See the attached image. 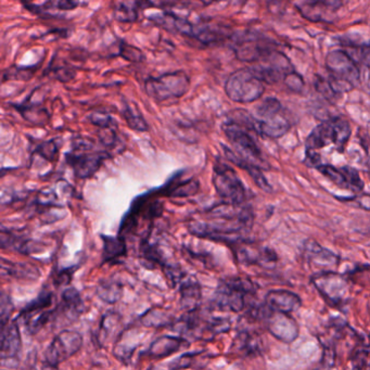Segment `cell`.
<instances>
[{
    "label": "cell",
    "mask_w": 370,
    "mask_h": 370,
    "mask_svg": "<svg viewBox=\"0 0 370 370\" xmlns=\"http://www.w3.org/2000/svg\"><path fill=\"white\" fill-rule=\"evenodd\" d=\"M43 370H58V367H54V366L48 365V364H45Z\"/></svg>",
    "instance_id": "bcb514c9"
},
{
    "label": "cell",
    "mask_w": 370,
    "mask_h": 370,
    "mask_svg": "<svg viewBox=\"0 0 370 370\" xmlns=\"http://www.w3.org/2000/svg\"><path fill=\"white\" fill-rule=\"evenodd\" d=\"M285 85L289 88V90H292V92H301L304 87V80H303L302 76L299 74V73L293 71L292 73H290L287 78L283 80Z\"/></svg>",
    "instance_id": "f6af8a7d"
},
{
    "label": "cell",
    "mask_w": 370,
    "mask_h": 370,
    "mask_svg": "<svg viewBox=\"0 0 370 370\" xmlns=\"http://www.w3.org/2000/svg\"><path fill=\"white\" fill-rule=\"evenodd\" d=\"M179 285V305L186 313L197 312L202 301V289L198 279L187 276Z\"/></svg>",
    "instance_id": "d6986e66"
},
{
    "label": "cell",
    "mask_w": 370,
    "mask_h": 370,
    "mask_svg": "<svg viewBox=\"0 0 370 370\" xmlns=\"http://www.w3.org/2000/svg\"><path fill=\"white\" fill-rule=\"evenodd\" d=\"M122 116L125 120L126 123L129 125V129L136 131H148L149 125L143 118L141 112L139 111L138 107L135 104H129V101L124 100L123 109H122Z\"/></svg>",
    "instance_id": "1f68e13d"
},
{
    "label": "cell",
    "mask_w": 370,
    "mask_h": 370,
    "mask_svg": "<svg viewBox=\"0 0 370 370\" xmlns=\"http://www.w3.org/2000/svg\"><path fill=\"white\" fill-rule=\"evenodd\" d=\"M311 281L325 301L334 308H344L351 299V283L344 273L334 271L316 273L313 275Z\"/></svg>",
    "instance_id": "30bf717a"
},
{
    "label": "cell",
    "mask_w": 370,
    "mask_h": 370,
    "mask_svg": "<svg viewBox=\"0 0 370 370\" xmlns=\"http://www.w3.org/2000/svg\"><path fill=\"white\" fill-rule=\"evenodd\" d=\"M224 134L235 148V152L242 159L261 167L266 169V161L264 160L261 148L252 133H257L255 121L251 113L242 109L229 112L227 120L222 125Z\"/></svg>",
    "instance_id": "7a4b0ae2"
},
{
    "label": "cell",
    "mask_w": 370,
    "mask_h": 370,
    "mask_svg": "<svg viewBox=\"0 0 370 370\" xmlns=\"http://www.w3.org/2000/svg\"><path fill=\"white\" fill-rule=\"evenodd\" d=\"M118 56L129 61V62H143L145 60V55L143 54L141 49L131 46L124 41H122L121 44L119 45Z\"/></svg>",
    "instance_id": "b9f144b4"
},
{
    "label": "cell",
    "mask_w": 370,
    "mask_h": 370,
    "mask_svg": "<svg viewBox=\"0 0 370 370\" xmlns=\"http://www.w3.org/2000/svg\"><path fill=\"white\" fill-rule=\"evenodd\" d=\"M259 343L261 342L259 338L255 334H251L250 332H240L236 339L235 348L240 351V353L250 355V354H257L259 352Z\"/></svg>",
    "instance_id": "74e56055"
},
{
    "label": "cell",
    "mask_w": 370,
    "mask_h": 370,
    "mask_svg": "<svg viewBox=\"0 0 370 370\" xmlns=\"http://www.w3.org/2000/svg\"><path fill=\"white\" fill-rule=\"evenodd\" d=\"M351 135V125L339 116L318 124L305 143V163L308 166L316 169L322 164V159L316 155L317 150H322L330 145L334 147L336 152L343 153Z\"/></svg>",
    "instance_id": "3957f363"
},
{
    "label": "cell",
    "mask_w": 370,
    "mask_h": 370,
    "mask_svg": "<svg viewBox=\"0 0 370 370\" xmlns=\"http://www.w3.org/2000/svg\"><path fill=\"white\" fill-rule=\"evenodd\" d=\"M46 74H51L55 80L61 83L71 82L76 76V70L72 66H55L54 68L49 66Z\"/></svg>",
    "instance_id": "ee69618b"
},
{
    "label": "cell",
    "mask_w": 370,
    "mask_h": 370,
    "mask_svg": "<svg viewBox=\"0 0 370 370\" xmlns=\"http://www.w3.org/2000/svg\"><path fill=\"white\" fill-rule=\"evenodd\" d=\"M62 141L59 138L43 141L35 147L34 155H39L48 162H55L58 159Z\"/></svg>",
    "instance_id": "d590c367"
},
{
    "label": "cell",
    "mask_w": 370,
    "mask_h": 370,
    "mask_svg": "<svg viewBox=\"0 0 370 370\" xmlns=\"http://www.w3.org/2000/svg\"><path fill=\"white\" fill-rule=\"evenodd\" d=\"M39 66H41V63L31 66H11V68L8 69V70H6L5 73H3V82H6V80H31V78L35 76V73L37 72V69L39 68Z\"/></svg>",
    "instance_id": "f35d334b"
},
{
    "label": "cell",
    "mask_w": 370,
    "mask_h": 370,
    "mask_svg": "<svg viewBox=\"0 0 370 370\" xmlns=\"http://www.w3.org/2000/svg\"><path fill=\"white\" fill-rule=\"evenodd\" d=\"M199 184L198 180H187V182L180 183L178 184H171L170 188L165 190L164 194L167 196L172 197V198H186V197H192L198 192Z\"/></svg>",
    "instance_id": "8d00e7d4"
},
{
    "label": "cell",
    "mask_w": 370,
    "mask_h": 370,
    "mask_svg": "<svg viewBox=\"0 0 370 370\" xmlns=\"http://www.w3.org/2000/svg\"><path fill=\"white\" fill-rule=\"evenodd\" d=\"M302 305L298 294L288 290H271L265 297V308L271 312L290 315L297 312Z\"/></svg>",
    "instance_id": "ac0fdd59"
},
{
    "label": "cell",
    "mask_w": 370,
    "mask_h": 370,
    "mask_svg": "<svg viewBox=\"0 0 370 370\" xmlns=\"http://www.w3.org/2000/svg\"><path fill=\"white\" fill-rule=\"evenodd\" d=\"M15 305L10 295L6 292H0V342L5 338L13 320H11Z\"/></svg>",
    "instance_id": "836d02e7"
},
{
    "label": "cell",
    "mask_w": 370,
    "mask_h": 370,
    "mask_svg": "<svg viewBox=\"0 0 370 370\" xmlns=\"http://www.w3.org/2000/svg\"><path fill=\"white\" fill-rule=\"evenodd\" d=\"M102 242H104V249H102V262L116 261L127 255V246L126 240L120 236L101 235Z\"/></svg>",
    "instance_id": "83f0119b"
},
{
    "label": "cell",
    "mask_w": 370,
    "mask_h": 370,
    "mask_svg": "<svg viewBox=\"0 0 370 370\" xmlns=\"http://www.w3.org/2000/svg\"><path fill=\"white\" fill-rule=\"evenodd\" d=\"M88 121L92 125L96 126L99 131H101V129H119L115 119L107 111L96 110V111L92 112L88 115Z\"/></svg>",
    "instance_id": "ab89813d"
},
{
    "label": "cell",
    "mask_w": 370,
    "mask_h": 370,
    "mask_svg": "<svg viewBox=\"0 0 370 370\" xmlns=\"http://www.w3.org/2000/svg\"><path fill=\"white\" fill-rule=\"evenodd\" d=\"M54 294L48 290H43L39 293L38 297L34 300L29 302V304L21 311L17 320H27L29 317L35 316V315L41 314V313L49 311L51 305L54 303Z\"/></svg>",
    "instance_id": "f1b7e54d"
},
{
    "label": "cell",
    "mask_w": 370,
    "mask_h": 370,
    "mask_svg": "<svg viewBox=\"0 0 370 370\" xmlns=\"http://www.w3.org/2000/svg\"><path fill=\"white\" fill-rule=\"evenodd\" d=\"M208 222L189 224V232L197 237L237 246L245 243L243 237L253 225V214L248 206L223 204L208 211Z\"/></svg>",
    "instance_id": "6da1fadb"
},
{
    "label": "cell",
    "mask_w": 370,
    "mask_h": 370,
    "mask_svg": "<svg viewBox=\"0 0 370 370\" xmlns=\"http://www.w3.org/2000/svg\"><path fill=\"white\" fill-rule=\"evenodd\" d=\"M343 5L339 1H302L295 3L303 17L311 22H332L334 13Z\"/></svg>",
    "instance_id": "e0dca14e"
},
{
    "label": "cell",
    "mask_w": 370,
    "mask_h": 370,
    "mask_svg": "<svg viewBox=\"0 0 370 370\" xmlns=\"http://www.w3.org/2000/svg\"><path fill=\"white\" fill-rule=\"evenodd\" d=\"M190 36L194 37L204 44H214L228 38L230 36V29L220 25L204 23V24L192 25Z\"/></svg>",
    "instance_id": "484cf974"
},
{
    "label": "cell",
    "mask_w": 370,
    "mask_h": 370,
    "mask_svg": "<svg viewBox=\"0 0 370 370\" xmlns=\"http://www.w3.org/2000/svg\"><path fill=\"white\" fill-rule=\"evenodd\" d=\"M25 121L35 125H45L50 120V113L41 102L31 101V94L22 104H13Z\"/></svg>",
    "instance_id": "d4e9b609"
},
{
    "label": "cell",
    "mask_w": 370,
    "mask_h": 370,
    "mask_svg": "<svg viewBox=\"0 0 370 370\" xmlns=\"http://www.w3.org/2000/svg\"><path fill=\"white\" fill-rule=\"evenodd\" d=\"M325 177L332 180L336 186L348 189L350 192H361L364 190V182L361 175L354 167H336L332 164H322L316 167Z\"/></svg>",
    "instance_id": "9a60e30c"
},
{
    "label": "cell",
    "mask_w": 370,
    "mask_h": 370,
    "mask_svg": "<svg viewBox=\"0 0 370 370\" xmlns=\"http://www.w3.org/2000/svg\"><path fill=\"white\" fill-rule=\"evenodd\" d=\"M225 92L228 98L238 104L257 101L265 92V84L257 78L251 68L240 69L226 80Z\"/></svg>",
    "instance_id": "9c48e42d"
},
{
    "label": "cell",
    "mask_w": 370,
    "mask_h": 370,
    "mask_svg": "<svg viewBox=\"0 0 370 370\" xmlns=\"http://www.w3.org/2000/svg\"><path fill=\"white\" fill-rule=\"evenodd\" d=\"M327 78L332 92L336 94L351 92L361 83V70L357 63L343 49L330 51L326 57Z\"/></svg>",
    "instance_id": "5b68a950"
},
{
    "label": "cell",
    "mask_w": 370,
    "mask_h": 370,
    "mask_svg": "<svg viewBox=\"0 0 370 370\" xmlns=\"http://www.w3.org/2000/svg\"><path fill=\"white\" fill-rule=\"evenodd\" d=\"M257 292L253 281L243 277H230L218 283L213 304L220 311L240 313L247 306V298Z\"/></svg>",
    "instance_id": "52a82bcc"
},
{
    "label": "cell",
    "mask_w": 370,
    "mask_h": 370,
    "mask_svg": "<svg viewBox=\"0 0 370 370\" xmlns=\"http://www.w3.org/2000/svg\"><path fill=\"white\" fill-rule=\"evenodd\" d=\"M251 115L257 133L267 138L278 139L290 131V120L283 113V104L277 98H266Z\"/></svg>",
    "instance_id": "8992f818"
},
{
    "label": "cell",
    "mask_w": 370,
    "mask_h": 370,
    "mask_svg": "<svg viewBox=\"0 0 370 370\" xmlns=\"http://www.w3.org/2000/svg\"><path fill=\"white\" fill-rule=\"evenodd\" d=\"M275 49L273 43L253 34L237 37L234 45L236 57L243 62H259Z\"/></svg>",
    "instance_id": "5bb4252c"
},
{
    "label": "cell",
    "mask_w": 370,
    "mask_h": 370,
    "mask_svg": "<svg viewBox=\"0 0 370 370\" xmlns=\"http://www.w3.org/2000/svg\"><path fill=\"white\" fill-rule=\"evenodd\" d=\"M213 186L224 204L242 206L249 198L247 188L236 171L220 160L213 166Z\"/></svg>",
    "instance_id": "8fae6325"
},
{
    "label": "cell",
    "mask_w": 370,
    "mask_h": 370,
    "mask_svg": "<svg viewBox=\"0 0 370 370\" xmlns=\"http://www.w3.org/2000/svg\"><path fill=\"white\" fill-rule=\"evenodd\" d=\"M0 249L15 250L27 255L31 252V241L13 230L0 229Z\"/></svg>",
    "instance_id": "f546056e"
},
{
    "label": "cell",
    "mask_w": 370,
    "mask_h": 370,
    "mask_svg": "<svg viewBox=\"0 0 370 370\" xmlns=\"http://www.w3.org/2000/svg\"><path fill=\"white\" fill-rule=\"evenodd\" d=\"M185 346H189L184 338L173 336H162L151 343L150 348L148 350V356H150L153 360H161V358L169 357L173 354L182 350Z\"/></svg>",
    "instance_id": "44dd1931"
},
{
    "label": "cell",
    "mask_w": 370,
    "mask_h": 370,
    "mask_svg": "<svg viewBox=\"0 0 370 370\" xmlns=\"http://www.w3.org/2000/svg\"><path fill=\"white\" fill-rule=\"evenodd\" d=\"M96 292L104 302L114 304L121 299L122 294H123V288H122L121 283H118V281L104 280L100 281Z\"/></svg>",
    "instance_id": "e575fe53"
},
{
    "label": "cell",
    "mask_w": 370,
    "mask_h": 370,
    "mask_svg": "<svg viewBox=\"0 0 370 370\" xmlns=\"http://www.w3.org/2000/svg\"><path fill=\"white\" fill-rule=\"evenodd\" d=\"M141 322L143 326L162 328V327H172L175 324L174 315L162 308H151L141 317Z\"/></svg>",
    "instance_id": "4dcf8cb0"
},
{
    "label": "cell",
    "mask_w": 370,
    "mask_h": 370,
    "mask_svg": "<svg viewBox=\"0 0 370 370\" xmlns=\"http://www.w3.org/2000/svg\"><path fill=\"white\" fill-rule=\"evenodd\" d=\"M303 257L311 266L318 269V273L334 271L338 266L340 259L330 250L325 249L314 240H308L303 248Z\"/></svg>",
    "instance_id": "2e32d148"
},
{
    "label": "cell",
    "mask_w": 370,
    "mask_h": 370,
    "mask_svg": "<svg viewBox=\"0 0 370 370\" xmlns=\"http://www.w3.org/2000/svg\"><path fill=\"white\" fill-rule=\"evenodd\" d=\"M190 78L185 71L167 72L145 82L148 96L159 104L179 99L188 92Z\"/></svg>",
    "instance_id": "ba28073f"
},
{
    "label": "cell",
    "mask_w": 370,
    "mask_h": 370,
    "mask_svg": "<svg viewBox=\"0 0 370 370\" xmlns=\"http://www.w3.org/2000/svg\"><path fill=\"white\" fill-rule=\"evenodd\" d=\"M224 153H225L226 157L230 162L239 166L242 170H245L246 172L249 173L251 178L255 180V184L263 190V192H271L273 190L271 185H269V180L266 177L264 176L262 169L257 165L253 164V163L249 162V161L242 159L241 157L237 155L235 151L232 150V148L227 147V145H223Z\"/></svg>",
    "instance_id": "7402d4cb"
},
{
    "label": "cell",
    "mask_w": 370,
    "mask_h": 370,
    "mask_svg": "<svg viewBox=\"0 0 370 370\" xmlns=\"http://www.w3.org/2000/svg\"><path fill=\"white\" fill-rule=\"evenodd\" d=\"M257 315L265 320L269 334L279 341L290 344L298 339L300 328L290 315L271 312L265 306L257 310Z\"/></svg>",
    "instance_id": "4fadbf2b"
},
{
    "label": "cell",
    "mask_w": 370,
    "mask_h": 370,
    "mask_svg": "<svg viewBox=\"0 0 370 370\" xmlns=\"http://www.w3.org/2000/svg\"><path fill=\"white\" fill-rule=\"evenodd\" d=\"M41 276V271L29 264H17L0 257V279L11 280V279H25L34 280Z\"/></svg>",
    "instance_id": "603a6c76"
},
{
    "label": "cell",
    "mask_w": 370,
    "mask_h": 370,
    "mask_svg": "<svg viewBox=\"0 0 370 370\" xmlns=\"http://www.w3.org/2000/svg\"><path fill=\"white\" fill-rule=\"evenodd\" d=\"M23 7L33 13V15L43 17L44 19H55L52 11H71V10L76 9L82 5H87V3H82L80 1H72V0H58V1H47V3H41V5H36L33 3H22Z\"/></svg>",
    "instance_id": "cb8c5ba5"
},
{
    "label": "cell",
    "mask_w": 370,
    "mask_h": 370,
    "mask_svg": "<svg viewBox=\"0 0 370 370\" xmlns=\"http://www.w3.org/2000/svg\"><path fill=\"white\" fill-rule=\"evenodd\" d=\"M82 346V334L74 330H62L55 336V339L47 348L45 352V364L58 367L61 363H64L69 358L76 355Z\"/></svg>",
    "instance_id": "7c38bea8"
},
{
    "label": "cell",
    "mask_w": 370,
    "mask_h": 370,
    "mask_svg": "<svg viewBox=\"0 0 370 370\" xmlns=\"http://www.w3.org/2000/svg\"><path fill=\"white\" fill-rule=\"evenodd\" d=\"M111 157L110 153L97 149L92 139L78 137L72 141V150L66 153V163L76 178L90 179Z\"/></svg>",
    "instance_id": "277c9868"
},
{
    "label": "cell",
    "mask_w": 370,
    "mask_h": 370,
    "mask_svg": "<svg viewBox=\"0 0 370 370\" xmlns=\"http://www.w3.org/2000/svg\"><path fill=\"white\" fill-rule=\"evenodd\" d=\"M368 355H369V348L367 344H362L354 348L351 357L352 370L365 369L367 367Z\"/></svg>",
    "instance_id": "7bdbcfd3"
},
{
    "label": "cell",
    "mask_w": 370,
    "mask_h": 370,
    "mask_svg": "<svg viewBox=\"0 0 370 370\" xmlns=\"http://www.w3.org/2000/svg\"><path fill=\"white\" fill-rule=\"evenodd\" d=\"M139 10V1H119L113 6L114 19L122 23L135 22L138 19Z\"/></svg>",
    "instance_id": "d6a6232c"
},
{
    "label": "cell",
    "mask_w": 370,
    "mask_h": 370,
    "mask_svg": "<svg viewBox=\"0 0 370 370\" xmlns=\"http://www.w3.org/2000/svg\"><path fill=\"white\" fill-rule=\"evenodd\" d=\"M21 336H20L19 325L17 320H13L9 332L0 342V360L9 361L15 360L21 352Z\"/></svg>",
    "instance_id": "4316f807"
},
{
    "label": "cell",
    "mask_w": 370,
    "mask_h": 370,
    "mask_svg": "<svg viewBox=\"0 0 370 370\" xmlns=\"http://www.w3.org/2000/svg\"><path fill=\"white\" fill-rule=\"evenodd\" d=\"M202 354V351L186 352L179 357L175 358L169 365V370H184L194 366L197 358Z\"/></svg>",
    "instance_id": "60d3db41"
},
{
    "label": "cell",
    "mask_w": 370,
    "mask_h": 370,
    "mask_svg": "<svg viewBox=\"0 0 370 370\" xmlns=\"http://www.w3.org/2000/svg\"><path fill=\"white\" fill-rule=\"evenodd\" d=\"M85 310L84 302L80 298V292L76 288H68L63 291L62 297H61V303L58 308L54 310V314L57 317L63 315L64 318L68 320V322H76L80 318V315L83 314Z\"/></svg>",
    "instance_id": "ffe728a7"
}]
</instances>
